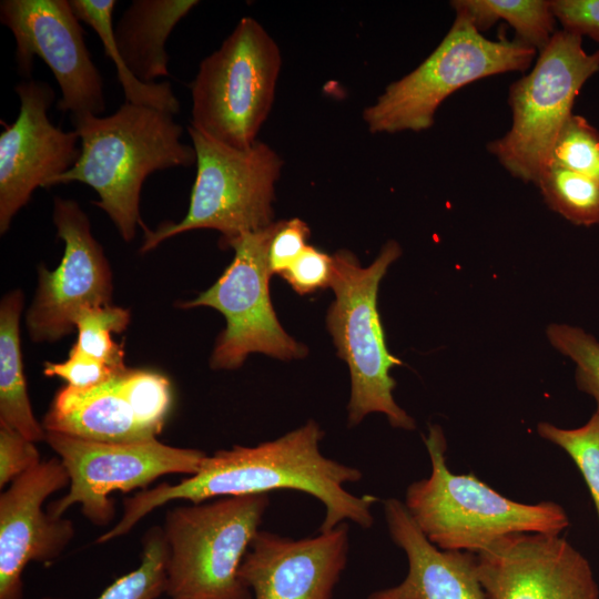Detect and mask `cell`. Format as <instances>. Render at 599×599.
<instances>
[{
  "label": "cell",
  "mask_w": 599,
  "mask_h": 599,
  "mask_svg": "<svg viewBox=\"0 0 599 599\" xmlns=\"http://www.w3.org/2000/svg\"><path fill=\"white\" fill-rule=\"evenodd\" d=\"M323 437L319 425L308 420L275 440L217 450L206 456L196 474L181 483H163L124 498L122 517L99 540L104 544L126 535L151 511L173 500L200 504L214 497L276 489L300 490L317 498L325 508L321 532L347 521L369 528L374 522L370 509L378 498L358 497L344 488L346 483L361 480L362 473L323 456Z\"/></svg>",
  "instance_id": "6da1fadb"
},
{
  "label": "cell",
  "mask_w": 599,
  "mask_h": 599,
  "mask_svg": "<svg viewBox=\"0 0 599 599\" xmlns=\"http://www.w3.org/2000/svg\"><path fill=\"white\" fill-rule=\"evenodd\" d=\"M71 123L81 154L51 186H91L99 195L92 203L108 214L125 242L132 241L138 226L146 229L140 215L145 179L155 171L195 164L194 146L181 142L183 129L173 114L130 102L108 116L72 115Z\"/></svg>",
  "instance_id": "7a4b0ae2"
},
{
  "label": "cell",
  "mask_w": 599,
  "mask_h": 599,
  "mask_svg": "<svg viewBox=\"0 0 599 599\" xmlns=\"http://www.w3.org/2000/svg\"><path fill=\"white\" fill-rule=\"evenodd\" d=\"M423 439L432 473L408 486L404 504L418 528L439 549L477 554L509 535H560L569 526L567 512L554 501L521 504L473 474L451 473L439 425H429Z\"/></svg>",
  "instance_id": "3957f363"
},
{
  "label": "cell",
  "mask_w": 599,
  "mask_h": 599,
  "mask_svg": "<svg viewBox=\"0 0 599 599\" xmlns=\"http://www.w3.org/2000/svg\"><path fill=\"white\" fill-rule=\"evenodd\" d=\"M400 255V245L393 240L366 267L349 251L333 255L329 287L335 298L327 311L326 326L337 355L349 369V426H356L370 413H382L395 428H416L415 420L393 397L396 382L390 369L403 363L387 348L377 307L379 283Z\"/></svg>",
  "instance_id": "277c9868"
},
{
  "label": "cell",
  "mask_w": 599,
  "mask_h": 599,
  "mask_svg": "<svg viewBox=\"0 0 599 599\" xmlns=\"http://www.w3.org/2000/svg\"><path fill=\"white\" fill-rule=\"evenodd\" d=\"M187 132L196 153V175L190 205L180 222L145 229L141 253L193 230H215L220 244L274 223L275 184L283 160L268 144L256 141L245 150L222 144L191 125Z\"/></svg>",
  "instance_id": "5b68a950"
},
{
  "label": "cell",
  "mask_w": 599,
  "mask_h": 599,
  "mask_svg": "<svg viewBox=\"0 0 599 599\" xmlns=\"http://www.w3.org/2000/svg\"><path fill=\"white\" fill-rule=\"evenodd\" d=\"M268 504L267 494H253L167 510L170 599H253L238 569Z\"/></svg>",
  "instance_id": "8992f818"
},
{
  "label": "cell",
  "mask_w": 599,
  "mask_h": 599,
  "mask_svg": "<svg viewBox=\"0 0 599 599\" xmlns=\"http://www.w3.org/2000/svg\"><path fill=\"white\" fill-rule=\"evenodd\" d=\"M282 68L275 40L251 17L204 58L191 83V126L227 146L256 141L274 102Z\"/></svg>",
  "instance_id": "52a82bcc"
},
{
  "label": "cell",
  "mask_w": 599,
  "mask_h": 599,
  "mask_svg": "<svg viewBox=\"0 0 599 599\" xmlns=\"http://www.w3.org/2000/svg\"><path fill=\"white\" fill-rule=\"evenodd\" d=\"M537 50L517 38L490 40L464 16L455 20L436 49L412 72L389 83L363 111L370 133L429 129L439 105L477 80L526 71Z\"/></svg>",
  "instance_id": "ba28073f"
},
{
  "label": "cell",
  "mask_w": 599,
  "mask_h": 599,
  "mask_svg": "<svg viewBox=\"0 0 599 599\" xmlns=\"http://www.w3.org/2000/svg\"><path fill=\"white\" fill-rule=\"evenodd\" d=\"M582 39L564 29L556 31L531 71L509 88L511 126L489 142L487 150L526 183L536 184L550 165L554 145L573 114L578 93L599 71V50L588 53Z\"/></svg>",
  "instance_id": "9c48e42d"
},
{
  "label": "cell",
  "mask_w": 599,
  "mask_h": 599,
  "mask_svg": "<svg viewBox=\"0 0 599 599\" xmlns=\"http://www.w3.org/2000/svg\"><path fill=\"white\" fill-rule=\"evenodd\" d=\"M280 225L281 221L274 222L224 243L234 250L230 265L210 288L181 304L182 308H214L226 321L210 357L213 369L238 368L253 353L282 361L308 353L284 331L270 297L268 247Z\"/></svg>",
  "instance_id": "30bf717a"
},
{
  "label": "cell",
  "mask_w": 599,
  "mask_h": 599,
  "mask_svg": "<svg viewBox=\"0 0 599 599\" xmlns=\"http://www.w3.org/2000/svg\"><path fill=\"white\" fill-rule=\"evenodd\" d=\"M47 444L58 454L69 477V491L49 504L47 512L61 518L73 505L93 525L108 526L115 516L109 495L136 488L148 489L167 474L194 475L206 454L199 449L173 447L158 438L132 443L89 440L47 432Z\"/></svg>",
  "instance_id": "8fae6325"
},
{
  "label": "cell",
  "mask_w": 599,
  "mask_h": 599,
  "mask_svg": "<svg viewBox=\"0 0 599 599\" xmlns=\"http://www.w3.org/2000/svg\"><path fill=\"white\" fill-rule=\"evenodd\" d=\"M115 3L70 0L77 18L97 32L105 55L114 62L125 102L177 114L180 103L170 82L154 80L170 75L166 40L199 1L133 0L113 28Z\"/></svg>",
  "instance_id": "7c38bea8"
},
{
  "label": "cell",
  "mask_w": 599,
  "mask_h": 599,
  "mask_svg": "<svg viewBox=\"0 0 599 599\" xmlns=\"http://www.w3.org/2000/svg\"><path fill=\"white\" fill-rule=\"evenodd\" d=\"M0 21L13 34L22 77L30 78L35 55L53 73L61 90L59 111L70 116H100L105 111L103 79L70 0H2Z\"/></svg>",
  "instance_id": "4fadbf2b"
},
{
  "label": "cell",
  "mask_w": 599,
  "mask_h": 599,
  "mask_svg": "<svg viewBox=\"0 0 599 599\" xmlns=\"http://www.w3.org/2000/svg\"><path fill=\"white\" fill-rule=\"evenodd\" d=\"M53 223L64 243L57 268L38 267V287L26 325L34 343H53L71 334L78 314L88 307L111 305L112 272L103 247L91 233L79 203L55 197Z\"/></svg>",
  "instance_id": "5bb4252c"
},
{
  "label": "cell",
  "mask_w": 599,
  "mask_h": 599,
  "mask_svg": "<svg viewBox=\"0 0 599 599\" xmlns=\"http://www.w3.org/2000/svg\"><path fill=\"white\" fill-rule=\"evenodd\" d=\"M172 403L171 384L160 373L125 368L108 382L53 397L42 425L47 432L89 440L132 443L156 438Z\"/></svg>",
  "instance_id": "9a60e30c"
},
{
  "label": "cell",
  "mask_w": 599,
  "mask_h": 599,
  "mask_svg": "<svg viewBox=\"0 0 599 599\" xmlns=\"http://www.w3.org/2000/svg\"><path fill=\"white\" fill-rule=\"evenodd\" d=\"M20 101L12 124L0 134V234L27 205L37 187L69 171L81 154L80 136L53 125L48 111L53 88L44 81L23 80L14 87Z\"/></svg>",
  "instance_id": "2e32d148"
},
{
  "label": "cell",
  "mask_w": 599,
  "mask_h": 599,
  "mask_svg": "<svg viewBox=\"0 0 599 599\" xmlns=\"http://www.w3.org/2000/svg\"><path fill=\"white\" fill-rule=\"evenodd\" d=\"M476 555L488 599H599L589 561L559 535L514 534Z\"/></svg>",
  "instance_id": "e0dca14e"
},
{
  "label": "cell",
  "mask_w": 599,
  "mask_h": 599,
  "mask_svg": "<svg viewBox=\"0 0 599 599\" xmlns=\"http://www.w3.org/2000/svg\"><path fill=\"white\" fill-rule=\"evenodd\" d=\"M70 485L60 458L42 460L0 495V599H22V573L31 561L51 564L75 535L73 522L42 509L52 494Z\"/></svg>",
  "instance_id": "ac0fdd59"
},
{
  "label": "cell",
  "mask_w": 599,
  "mask_h": 599,
  "mask_svg": "<svg viewBox=\"0 0 599 599\" xmlns=\"http://www.w3.org/2000/svg\"><path fill=\"white\" fill-rule=\"evenodd\" d=\"M347 554V522L303 539L258 530L238 577L253 599H332Z\"/></svg>",
  "instance_id": "d6986e66"
},
{
  "label": "cell",
  "mask_w": 599,
  "mask_h": 599,
  "mask_svg": "<svg viewBox=\"0 0 599 599\" xmlns=\"http://www.w3.org/2000/svg\"><path fill=\"white\" fill-rule=\"evenodd\" d=\"M384 514L393 541L407 556L408 572L397 586L374 591L367 599H488L476 554L436 547L396 498L384 502Z\"/></svg>",
  "instance_id": "ffe728a7"
},
{
  "label": "cell",
  "mask_w": 599,
  "mask_h": 599,
  "mask_svg": "<svg viewBox=\"0 0 599 599\" xmlns=\"http://www.w3.org/2000/svg\"><path fill=\"white\" fill-rule=\"evenodd\" d=\"M23 304L20 290L9 292L0 304V423L38 443L45 441L47 430L37 420L27 390L19 325Z\"/></svg>",
  "instance_id": "44dd1931"
},
{
  "label": "cell",
  "mask_w": 599,
  "mask_h": 599,
  "mask_svg": "<svg viewBox=\"0 0 599 599\" xmlns=\"http://www.w3.org/2000/svg\"><path fill=\"white\" fill-rule=\"evenodd\" d=\"M450 6L479 32L490 29L498 20L508 22L519 41L539 51L556 32L550 0H454Z\"/></svg>",
  "instance_id": "7402d4cb"
},
{
  "label": "cell",
  "mask_w": 599,
  "mask_h": 599,
  "mask_svg": "<svg viewBox=\"0 0 599 599\" xmlns=\"http://www.w3.org/2000/svg\"><path fill=\"white\" fill-rule=\"evenodd\" d=\"M536 185L545 202L580 226L599 224V182L551 163Z\"/></svg>",
  "instance_id": "603a6c76"
},
{
  "label": "cell",
  "mask_w": 599,
  "mask_h": 599,
  "mask_svg": "<svg viewBox=\"0 0 599 599\" xmlns=\"http://www.w3.org/2000/svg\"><path fill=\"white\" fill-rule=\"evenodd\" d=\"M142 546L140 566L116 579L97 599H156L165 592L169 545L163 528L151 527L144 534Z\"/></svg>",
  "instance_id": "cb8c5ba5"
},
{
  "label": "cell",
  "mask_w": 599,
  "mask_h": 599,
  "mask_svg": "<svg viewBox=\"0 0 599 599\" xmlns=\"http://www.w3.org/2000/svg\"><path fill=\"white\" fill-rule=\"evenodd\" d=\"M130 319V311L119 306L84 308L74 321L78 338L72 348L116 370H123L126 368L124 352L122 346L113 341L112 334L123 332Z\"/></svg>",
  "instance_id": "d4e9b609"
},
{
  "label": "cell",
  "mask_w": 599,
  "mask_h": 599,
  "mask_svg": "<svg viewBox=\"0 0 599 599\" xmlns=\"http://www.w3.org/2000/svg\"><path fill=\"white\" fill-rule=\"evenodd\" d=\"M537 432L573 460L587 484L599 519V410L581 427L565 429L541 422Z\"/></svg>",
  "instance_id": "484cf974"
},
{
  "label": "cell",
  "mask_w": 599,
  "mask_h": 599,
  "mask_svg": "<svg viewBox=\"0 0 599 599\" xmlns=\"http://www.w3.org/2000/svg\"><path fill=\"white\" fill-rule=\"evenodd\" d=\"M546 333L549 343L575 363L578 389L591 396L599 410V341L585 329L567 324H550Z\"/></svg>",
  "instance_id": "4316f807"
},
{
  "label": "cell",
  "mask_w": 599,
  "mask_h": 599,
  "mask_svg": "<svg viewBox=\"0 0 599 599\" xmlns=\"http://www.w3.org/2000/svg\"><path fill=\"white\" fill-rule=\"evenodd\" d=\"M551 163L599 182V131L572 114L556 140Z\"/></svg>",
  "instance_id": "83f0119b"
},
{
  "label": "cell",
  "mask_w": 599,
  "mask_h": 599,
  "mask_svg": "<svg viewBox=\"0 0 599 599\" xmlns=\"http://www.w3.org/2000/svg\"><path fill=\"white\" fill-rule=\"evenodd\" d=\"M121 370H116L105 363L70 349L68 358L62 363L45 362L43 374L57 376L67 382V385L77 389H88L101 385Z\"/></svg>",
  "instance_id": "f1b7e54d"
},
{
  "label": "cell",
  "mask_w": 599,
  "mask_h": 599,
  "mask_svg": "<svg viewBox=\"0 0 599 599\" xmlns=\"http://www.w3.org/2000/svg\"><path fill=\"white\" fill-rule=\"evenodd\" d=\"M41 461L33 441L7 424L0 423L1 488L37 467Z\"/></svg>",
  "instance_id": "f546056e"
},
{
  "label": "cell",
  "mask_w": 599,
  "mask_h": 599,
  "mask_svg": "<svg viewBox=\"0 0 599 599\" xmlns=\"http://www.w3.org/2000/svg\"><path fill=\"white\" fill-rule=\"evenodd\" d=\"M332 274L333 256L307 245L282 276L296 293L304 295L329 286Z\"/></svg>",
  "instance_id": "4dcf8cb0"
},
{
  "label": "cell",
  "mask_w": 599,
  "mask_h": 599,
  "mask_svg": "<svg viewBox=\"0 0 599 599\" xmlns=\"http://www.w3.org/2000/svg\"><path fill=\"white\" fill-rule=\"evenodd\" d=\"M309 235L308 225L301 219L281 221L268 247L271 273L282 275L308 245Z\"/></svg>",
  "instance_id": "1f68e13d"
},
{
  "label": "cell",
  "mask_w": 599,
  "mask_h": 599,
  "mask_svg": "<svg viewBox=\"0 0 599 599\" xmlns=\"http://www.w3.org/2000/svg\"><path fill=\"white\" fill-rule=\"evenodd\" d=\"M564 30L599 42V0H550Z\"/></svg>",
  "instance_id": "d6a6232c"
}]
</instances>
